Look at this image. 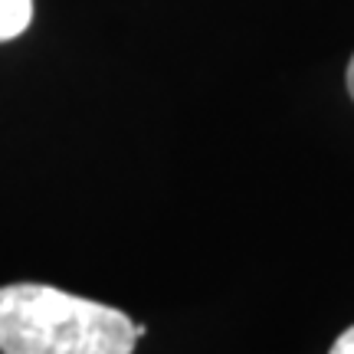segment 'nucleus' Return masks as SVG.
Instances as JSON below:
<instances>
[{
    "label": "nucleus",
    "instance_id": "1",
    "mask_svg": "<svg viewBox=\"0 0 354 354\" xmlns=\"http://www.w3.org/2000/svg\"><path fill=\"white\" fill-rule=\"evenodd\" d=\"M145 325L46 282L0 286V354H135Z\"/></svg>",
    "mask_w": 354,
    "mask_h": 354
},
{
    "label": "nucleus",
    "instance_id": "2",
    "mask_svg": "<svg viewBox=\"0 0 354 354\" xmlns=\"http://www.w3.org/2000/svg\"><path fill=\"white\" fill-rule=\"evenodd\" d=\"M33 24V0H0V43L24 37Z\"/></svg>",
    "mask_w": 354,
    "mask_h": 354
},
{
    "label": "nucleus",
    "instance_id": "3",
    "mask_svg": "<svg viewBox=\"0 0 354 354\" xmlns=\"http://www.w3.org/2000/svg\"><path fill=\"white\" fill-rule=\"evenodd\" d=\"M328 354H354V325L348 331H342V335H338V342L331 344Z\"/></svg>",
    "mask_w": 354,
    "mask_h": 354
},
{
    "label": "nucleus",
    "instance_id": "4",
    "mask_svg": "<svg viewBox=\"0 0 354 354\" xmlns=\"http://www.w3.org/2000/svg\"><path fill=\"white\" fill-rule=\"evenodd\" d=\"M344 82H348V92H351V99H354V56H351V63H348V76H344Z\"/></svg>",
    "mask_w": 354,
    "mask_h": 354
}]
</instances>
